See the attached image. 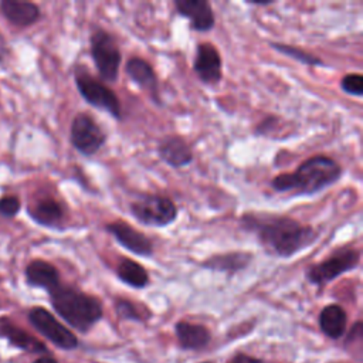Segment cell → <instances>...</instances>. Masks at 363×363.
Returning a JSON list of instances; mask_svg holds the SVG:
<instances>
[{"mask_svg": "<svg viewBox=\"0 0 363 363\" xmlns=\"http://www.w3.org/2000/svg\"><path fill=\"white\" fill-rule=\"evenodd\" d=\"M115 274L121 282L135 289L147 286L150 281L146 268L132 258H122L116 265Z\"/></svg>", "mask_w": 363, "mask_h": 363, "instance_id": "obj_19", "label": "cell"}, {"mask_svg": "<svg viewBox=\"0 0 363 363\" xmlns=\"http://www.w3.org/2000/svg\"><path fill=\"white\" fill-rule=\"evenodd\" d=\"M0 11L6 20L17 27H30L41 18L40 7L24 0H1Z\"/></svg>", "mask_w": 363, "mask_h": 363, "instance_id": "obj_18", "label": "cell"}, {"mask_svg": "<svg viewBox=\"0 0 363 363\" xmlns=\"http://www.w3.org/2000/svg\"><path fill=\"white\" fill-rule=\"evenodd\" d=\"M230 363H261V360L254 359V357H251V356L238 354V356H235Z\"/></svg>", "mask_w": 363, "mask_h": 363, "instance_id": "obj_28", "label": "cell"}, {"mask_svg": "<svg viewBox=\"0 0 363 363\" xmlns=\"http://www.w3.org/2000/svg\"><path fill=\"white\" fill-rule=\"evenodd\" d=\"M104 230L125 250H128L129 252L138 255V257H143V258H149L153 255L155 252V245L153 241L143 234L142 231L136 230L135 227H132L129 223L123 221V220H113L109 221L104 225Z\"/></svg>", "mask_w": 363, "mask_h": 363, "instance_id": "obj_10", "label": "cell"}, {"mask_svg": "<svg viewBox=\"0 0 363 363\" xmlns=\"http://www.w3.org/2000/svg\"><path fill=\"white\" fill-rule=\"evenodd\" d=\"M34 363H57L52 357H40Z\"/></svg>", "mask_w": 363, "mask_h": 363, "instance_id": "obj_30", "label": "cell"}, {"mask_svg": "<svg viewBox=\"0 0 363 363\" xmlns=\"http://www.w3.org/2000/svg\"><path fill=\"white\" fill-rule=\"evenodd\" d=\"M343 174L340 163L326 155H315L303 160L294 172L279 173L269 182L278 193L315 196L339 182Z\"/></svg>", "mask_w": 363, "mask_h": 363, "instance_id": "obj_2", "label": "cell"}, {"mask_svg": "<svg viewBox=\"0 0 363 363\" xmlns=\"http://www.w3.org/2000/svg\"><path fill=\"white\" fill-rule=\"evenodd\" d=\"M191 68L203 84H218L223 78V60L218 48L208 41L199 43Z\"/></svg>", "mask_w": 363, "mask_h": 363, "instance_id": "obj_11", "label": "cell"}, {"mask_svg": "<svg viewBox=\"0 0 363 363\" xmlns=\"http://www.w3.org/2000/svg\"><path fill=\"white\" fill-rule=\"evenodd\" d=\"M159 159L172 169H182L193 162V149L180 135H166L156 147Z\"/></svg>", "mask_w": 363, "mask_h": 363, "instance_id": "obj_15", "label": "cell"}, {"mask_svg": "<svg viewBox=\"0 0 363 363\" xmlns=\"http://www.w3.org/2000/svg\"><path fill=\"white\" fill-rule=\"evenodd\" d=\"M74 82L78 89V94L88 105L106 112L116 121H121L123 118L122 105L118 95L105 82L96 79L86 69L85 65L75 67Z\"/></svg>", "mask_w": 363, "mask_h": 363, "instance_id": "obj_4", "label": "cell"}, {"mask_svg": "<svg viewBox=\"0 0 363 363\" xmlns=\"http://www.w3.org/2000/svg\"><path fill=\"white\" fill-rule=\"evenodd\" d=\"M132 217L142 225L163 228L173 224L179 217V208L174 201L163 194L142 193L129 204Z\"/></svg>", "mask_w": 363, "mask_h": 363, "instance_id": "obj_5", "label": "cell"}, {"mask_svg": "<svg viewBox=\"0 0 363 363\" xmlns=\"http://www.w3.org/2000/svg\"><path fill=\"white\" fill-rule=\"evenodd\" d=\"M125 72L130 81L143 89L156 105H162L159 95V79L149 61L140 57H130L125 62Z\"/></svg>", "mask_w": 363, "mask_h": 363, "instance_id": "obj_14", "label": "cell"}, {"mask_svg": "<svg viewBox=\"0 0 363 363\" xmlns=\"http://www.w3.org/2000/svg\"><path fill=\"white\" fill-rule=\"evenodd\" d=\"M89 52L102 82L118 81L122 52L115 37L104 28H96L89 35Z\"/></svg>", "mask_w": 363, "mask_h": 363, "instance_id": "obj_7", "label": "cell"}, {"mask_svg": "<svg viewBox=\"0 0 363 363\" xmlns=\"http://www.w3.org/2000/svg\"><path fill=\"white\" fill-rule=\"evenodd\" d=\"M28 217L45 228H61L67 220L65 206L51 194H43L27 207Z\"/></svg>", "mask_w": 363, "mask_h": 363, "instance_id": "obj_12", "label": "cell"}, {"mask_svg": "<svg viewBox=\"0 0 363 363\" xmlns=\"http://www.w3.org/2000/svg\"><path fill=\"white\" fill-rule=\"evenodd\" d=\"M346 323H347V316L345 309L340 305L330 303L320 311L319 326L326 336L332 339L340 337L346 330Z\"/></svg>", "mask_w": 363, "mask_h": 363, "instance_id": "obj_20", "label": "cell"}, {"mask_svg": "<svg viewBox=\"0 0 363 363\" xmlns=\"http://www.w3.org/2000/svg\"><path fill=\"white\" fill-rule=\"evenodd\" d=\"M0 336L6 337L11 345L24 349L27 352H45V346L34 336L16 326L7 319L0 320Z\"/></svg>", "mask_w": 363, "mask_h": 363, "instance_id": "obj_21", "label": "cell"}, {"mask_svg": "<svg viewBox=\"0 0 363 363\" xmlns=\"http://www.w3.org/2000/svg\"><path fill=\"white\" fill-rule=\"evenodd\" d=\"M238 225L252 234L262 250L274 258H292L313 245L319 233L309 224H302L294 217L265 211L244 213Z\"/></svg>", "mask_w": 363, "mask_h": 363, "instance_id": "obj_1", "label": "cell"}, {"mask_svg": "<svg viewBox=\"0 0 363 363\" xmlns=\"http://www.w3.org/2000/svg\"><path fill=\"white\" fill-rule=\"evenodd\" d=\"M339 86L347 95L362 96L363 95V75L359 72L346 74L342 77Z\"/></svg>", "mask_w": 363, "mask_h": 363, "instance_id": "obj_24", "label": "cell"}, {"mask_svg": "<svg viewBox=\"0 0 363 363\" xmlns=\"http://www.w3.org/2000/svg\"><path fill=\"white\" fill-rule=\"evenodd\" d=\"M24 277L26 282L30 286L41 288L47 292L52 291L57 285L61 284V277L57 267L43 258H35L30 261L26 265Z\"/></svg>", "mask_w": 363, "mask_h": 363, "instance_id": "obj_17", "label": "cell"}, {"mask_svg": "<svg viewBox=\"0 0 363 363\" xmlns=\"http://www.w3.org/2000/svg\"><path fill=\"white\" fill-rule=\"evenodd\" d=\"M115 309L118 315L123 319H130V320H142V315L139 313L138 308L135 303H132L128 299L118 298L115 302Z\"/></svg>", "mask_w": 363, "mask_h": 363, "instance_id": "obj_26", "label": "cell"}, {"mask_svg": "<svg viewBox=\"0 0 363 363\" xmlns=\"http://www.w3.org/2000/svg\"><path fill=\"white\" fill-rule=\"evenodd\" d=\"M177 339L184 349H201L210 342V332L206 326L180 320L176 323Z\"/></svg>", "mask_w": 363, "mask_h": 363, "instance_id": "obj_22", "label": "cell"}, {"mask_svg": "<svg viewBox=\"0 0 363 363\" xmlns=\"http://www.w3.org/2000/svg\"><path fill=\"white\" fill-rule=\"evenodd\" d=\"M254 255L248 251H228L213 254L200 262V267L214 272H223L227 275H235L252 262Z\"/></svg>", "mask_w": 363, "mask_h": 363, "instance_id": "obj_16", "label": "cell"}, {"mask_svg": "<svg viewBox=\"0 0 363 363\" xmlns=\"http://www.w3.org/2000/svg\"><path fill=\"white\" fill-rule=\"evenodd\" d=\"M360 265V251L353 247H340L330 252L320 262L305 269V278L316 286H325L340 275L356 269Z\"/></svg>", "mask_w": 363, "mask_h": 363, "instance_id": "obj_6", "label": "cell"}, {"mask_svg": "<svg viewBox=\"0 0 363 363\" xmlns=\"http://www.w3.org/2000/svg\"><path fill=\"white\" fill-rule=\"evenodd\" d=\"M106 132L88 112H78L69 126V142L82 156L96 155L106 143Z\"/></svg>", "mask_w": 363, "mask_h": 363, "instance_id": "obj_8", "label": "cell"}, {"mask_svg": "<svg viewBox=\"0 0 363 363\" xmlns=\"http://www.w3.org/2000/svg\"><path fill=\"white\" fill-rule=\"evenodd\" d=\"M271 48H274L277 52L282 54V55H286L301 64H305V65H309V67H325L326 64L315 54H311L296 45H291V44H285V43H269Z\"/></svg>", "mask_w": 363, "mask_h": 363, "instance_id": "obj_23", "label": "cell"}, {"mask_svg": "<svg viewBox=\"0 0 363 363\" xmlns=\"http://www.w3.org/2000/svg\"><path fill=\"white\" fill-rule=\"evenodd\" d=\"M48 295L54 311L81 332H86L102 318L101 301L72 285L60 284Z\"/></svg>", "mask_w": 363, "mask_h": 363, "instance_id": "obj_3", "label": "cell"}, {"mask_svg": "<svg viewBox=\"0 0 363 363\" xmlns=\"http://www.w3.org/2000/svg\"><path fill=\"white\" fill-rule=\"evenodd\" d=\"M176 13L190 21V28L197 33L211 31L216 26V16L211 3L207 0H174Z\"/></svg>", "mask_w": 363, "mask_h": 363, "instance_id": "obj_13", "label": "cell"}, {"mask_svg": "<svg viewBox=\"0 0 363 363\" xmlns=\"http://www.w3.org/2000/svg\"><path fill=\"white\" fill-rule=\"evenodd\" d=\"M30 323L48 340L61 349H74L78 345L77 336L57 320V318L41 306H34L28 312Z\"/></svg>", "mask_w": 363, "mask_h": 363, "instance_id": "obj_9", "label": "cell"}, {"mask_svg": "<svg viewBox=\"0 0 363 363\" xmlns=\"http://www.w3.org/2000/svg\"><path fill=\"white\" fill-rule=\"evenodd\" d=\"M281 119L275 115H268L265 116L254 129V133L257 136H271L281 125H279Z\"/></svg>", "mask_w": 363, "mask_h": 363, "instance_id": "obj_27", "label": "cell"}, {"mask_svg": "<svg viewBox=\"0 0 363 363\" xmlns=\"http://www.w3.org/2000/svg\"><path fill=\"white\" fill-rule=\"evenodd\" d=\"M21 210V200L18 196L7 194L0 197V216L6 218H14Z\"/></svg>", "mask_w": 363, "mask_h": 363, "instance_id": "obj_25", "label": "cell"}, {"mask_svg": "<svg viewBox=\"0 0 363 363\" xmlns=\"http://www.w3.org/2000/svg\"><path fill=\"white\" fill-rule=\"evenodd\" d=\"M3 57H4V40L0 33V61H3Z\"/></svg>", "mask_w": 363, "mask_h": 363, "instance_id": "obj_31", "label": "cell"}, {"mask_svg": "<svg viewBox=\"0 0 363 363\" xmlns=\"http://www.w3.org/2000/svg\"><path fill=\"white\" fill-rule=\"evenodd\" d=\"M274 1L268 0V1H248V4L251 6H258V7H264V6H271Z\"/></svg>", "mask_w": 363, "mask_h": 363, "instance_id": "obj_29", "label": "cell"}]
</instances>
